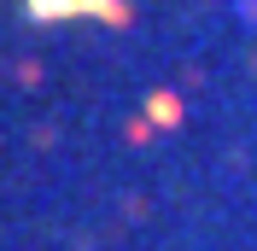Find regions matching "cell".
I'll use <instances>...</instances> for the list:
<instances>
[{
    "mask_svg": "<svg viewBox=\"0 0 257 251\" xmlns=\"http://www.w3.org/2000/svg\"><path fill=\"white\" fill-rule=\"evenodd\" d=\"M111 0H30V18H76V12H105Z\"/></svg>",
    "mask_w": 257,
    "mask_h": 251,
    "instance_id": "6da1fadb",
    "label": "cell"
},
{
    "mask_svg": "<svg viewBox=\"0 0 257 251\" xmlns=\"http://www.w3.org/2000/svg\"><path fill=\"white\" fill-rule=\"evenodd\" d=\"M152 117L158 123H181V99L176 94H152Z\"/></svg>",
    "mask_w": 257,
    "mask_h": 251,
    "instance_id": "7a4b0ae2",
    "label": "cell"
}]
</instances>
